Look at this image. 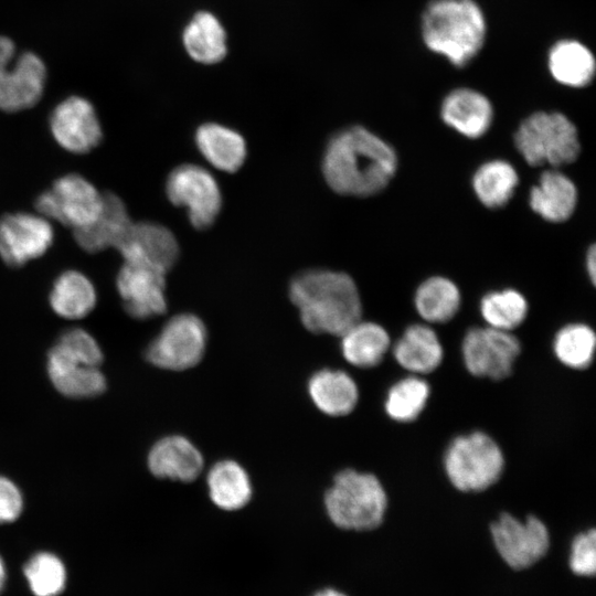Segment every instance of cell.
I'll return each instance as SVG.
<instances>
[{
    "label": "cell",
    "mask_w": 596,
    "mask_h": 596,
    "mask_svg": "<svg viewBox=\"0 0 596 596\" xmlns=\"http://www.w3.org/2000/svg\"><path fill=\"white\" fill-rule=\"evenodd\" d=\"M571 570L581 576H593L596 570V533L594 529L579 533L570 554Z\"/></svg>",
    "instance_id": "cell-37"
},
{
    "label": "cell",
    "mask_w": 596,
    "mask_h": 596,
    "mask_svg": "<svg viewBox=\"0 0 596 596\" xmlns=\"http://www.w3.org/2000/svg\"><path fill=\"white\" fill-rule=\"evenodd\" d=\"M66 355L94 366H100L103 351L92 333L83 328L64 331L53 345Z\"/></svg>",
    "instance_id": "cell-36"
},
{
    "label": "cell",
    "mask_w": 596,
    "mask_h": 596,
    "mask_svg": "<svg viewBox=\"0 0 596 596\" xmlns=\"http://www.w3.org/2000/svg\"><path fill=\"white\" fill-rule=\"evenodd\" d=\"M206 339L205 326L199 317L180 313L168 320L150 342L146 358L160 369L187 370L201 361Z\"/></svg>",
    "instance_id": "cell-9"
},
{
    "label": "cell",
    "mask_w": 596,
    "mask_h": 596,
    "mask_svg": "<svg viewBox=\"0 0 596 596\" xmlns=\"http://www.w3.org/2000/svg\"><path fill=\"white\" fill-rule=\"evenodd\" d=\"M194 142L201 155L215 168L235 172L246 158V142L241 134L232 128L205 123L195 131Z\"/></svg>",
    "instance_id": "cell-26"
},
{
    "label": "cell",
    "mask_w": 596,
    "mask_h": 596,
    "mask_svg": "<svg viewBox=\"0 0 596 596\" xmlns=\"http://www.w3.org/2000/svg\"><path fill=\"white\" fill-rule=\"evenodd\" d=\"M50 131L55 142L73 155H86L99 146L103 128L94 105L81 96H70L51 113Z\"/></svg>",
    "instance_id": "cell-14"
},
{
    "label": "cell",
    "mask_w": 596,
    "mask_h": 596,
    "mask_svg": "<svg viewBox=\"0 0 596 596\" xmlns=\"http://www.w3.org/2000/svg\"><path fill=\"white\" fill-rule=\"evenodd\" d=\"M324 507L337 526L368 531L382 523L387 508V496L376 476L344 469L336 475L327 490Z\"/></svg>",
    "instance_id": "cell-4"
},
{
    "label": "cell",
    "mask_w": 596,
    "mask_h": 596,
    "mask_svg": "<svg viewBox=\"0 0 596 596\" xmlns=\"http://www.w3.org/2000/svg\"><path fill=\"white\" fill-rule=\"evenodd\" d=\"M46 370L53 386L64 396L88 398L106 390V377L99 366L71 358L52 347Z\"/></svg>",
    "instance_id": "cell-19"
},
{
    "label": "cell",
    "mask_w": 596,
    "mask_h": 596,
    "mask_svg": "<svg viewBox=\"0 0 596 596\" xmlns=\"http://www.w3.org/2000/svg\"><path fill=\"white\" fill-rule=\"evenodd\" d=\"M443 121L469 138L477 139L483 136L491 127L493 107L489 98L481 92L459 87L453 89L443 99L440 106Z\"/></svg>",
    "instance_id": "cell-17"
},
{
    "label": "cell",
    "mask_w": 596,
    "mask_h": 596,
    "mask_svg": "<svg viewBox=\"0 0 596 596\" xmlns=\"http://www.w3.org/2000/svg\"><path fill=\"white\" fill-rule=\"evenodd\" d=\"M132 222L123 199L113 192H106L98 216L89 225L73 231V238L77 246L88 254L116 249Z\"/></svg>",
    "instance_id": "cell-18"
},
{
    "label": "cell",
    "mask_w": 596,
    "mask_h": 596,
    "mask_svg": "<svg viewBox=\"0 0 596 596\" xmlns=\"http://www.w3.org/2000/svg\"><path fill=\"white\" fill-rule=\"evenodd\" d=\"M166 274L148 265L123 262L115 283L130 317L148 319L166 312Z\"/></svg>",
    "instance_id": "cell-15"
},
{
    "label": "cell",
    "mask_w": 596,
    "mask_h": 596,
    "mask_svg": "<svg viewBox=\"0 0 596 596\" xmlns=\"http://www.w3.org/2000/svg\"><path fill=\"white\" fill-rule=\"evenodd\" d=\"M518 184L517 170L502 159L486 161L472 175L473 192L488 209L504 206L513 196Z\"/></svg>",
    "instance_id": "cell-31"
},
{
    "label": "cell",
    "mask_w": 596,
    "mask_h": 596,
    "mask_svg": "<svg viewBox=\"0 0 596 596\" xmlns=\"http://www.w3.org/2000/svg\"><path fill=\"white\" fill-rule=\"evenodd\" d=\"M103 204L104 193L86 177L76 172L58 177L34 201L36 213L72 231L93 223Z\"/></svg>",
    "instance_id": "cell-7"
},
{
    "label": "cell",
    "mask_w": 596,
    "mask_h": 596,
    "mask_svg": "<svg viewBox=\"0 0 596 596\" xmlns=\"http://www.w3.org/2000/svg\"><path fill=\"white\" fill-rule=\"evenodd\" d=\"M391 345L387 331L380 324L359 320L341 334V352L356 368H373L382 362Z\"/></svg>",
    "instance_id": "cell-28"
},
{
    "label": "cell",
    "mask_w": 596,
    "mask_h": 596,
    "mask_svg": "<svg viewBox=\"0 0 596 596\" xmlns=\"http://www.w3.org/2000/svg\"><path fill=\"white\" fill-rule=\"evenodd\" d=\"M450 483L464 492L483 491L494 485L504 469V456L496 440L483 432L454 438L444 456Z\"/></svg>",
    "instance_id": "cell-6"
},
{
    "label": "cell",
    "mask_w": 596,
    "mask_h": 596,
    "mask_svg": "<svg viewBox=\"0 0 596 596\" xmlns=\"http://www.w3.org/2000/svg\"><path fill=\"white\" fill-rule=\"evenodd\" d=\"M6 578H7L6 566H4V563H3V560L0 556V593L2 592V589L4 587Z\"/></svg>",
    "instance_id": "cell-40"
},
{
    "label": "cell",
    "mask_w": 596,
    "mask_h": 596,
    "mask_svg": "<svg viewBox=\"0 0 596 596\" xmlns=\"http://www.w3.org/2000/svg\"><path fill=\"white\" fill-rule=\"evenodd\" d=\"M116 251L123 262L148 265L164 273L179 257V244L173 233L149 221L132 222Z\"/></svg>",
    "instance_id": "cell-16"
},
{
    "label": "cell",
    "mask_w": 596,
    "mask_h": 596,
    "mask_svg": "<svg viewBox=\"0 0 596 596\" xmlns=\"http://www.w3.org/2000/svg\"><path fill=\"white\" fill-rule=\"evenodd\" d=\"M491 535L500 556L514 570L533 565L550 546L547 528L534 515L520 520L510 513H502L491 524Z\"/></svg>",
    "instance_id": "cell-13"
},
{
    "label": "cell",
    "mask_w": 596,
    "mask_h": 596,
    "mask_svg": "<svg viewBox=\"0 0 596 596\" xmlns=\"http://www.w3.org/2000/svg\"><path fill=\"white\" fill-rule=\"evenodd\" d=\"M23 571L30 589L35 596H57L65 588V566L53 553L34 554L26 562Z\"/></svg>",
    "instance_id": "cell-35"
},
{
    "label": "cell",
    "mask_w": 596,
    "mask_h": 596,
    "mask_svg": "<svg viewBox=\"0 0 596 596\" xmlns=\"http://www.w3.org/2000/svg\"><path fill=\"white\" fill-rule=\"evenodd\" d=\"M49 304L54 313L63 319H83L95 309L97 290L85 273L66 269L54 279Z\"/></svg>",
    "instance_id": "cell-22"
},
{
    "label": "cell",
    "mask_w": 596,
    "mask_h": 596,
    "mask_svg": "<svg viewBox=\"0 0 596 596\" xmlns=\"http://www.w3.org/2000/svg\"><path fill=\"white\" fill-rule=\"evenodd\" d=\"M23 510V494L8 477L0 475V523L15 521Z\"/></svg>",
    "instance_id": "cell-38"
},
{
    "label": "cell",
    "mask_w": 596,
    "mask_h": 596,
    "mask_svg": "<svg viewBox=\"0 0 596 596\" xmlns=\"http://www.w3.org/2000/svg\"><path fill=\"white\" fill-rule=\"evenodd\" d=\"M396 362L415 375L436 370L444 358L437 333L427 324H412L405 329L393 347Z\"/></svg>",
    "instance_id": "cell-24"
},
{
    "label": "cell",
    "mask_w": 596,
    "mask_h": 596,
    "mask_svg": "<svg viewBox=\"0 0 596 596\" xmlns=\"http://www.w3.org/2000/svg\"><path fill=\"white\" fill-rule=\"evenodd\" d=\"M313 596H347V595H344L343 593H341L339 590L329 588V589L320 590L319 593H317Z\"/></svg>",
    "instance_id": "cell-41"
},
{
    "label": "cell",
    "mask_w": 596,
    "mask_h": 596,
    "mask_svg": "<svg viewBox=\"0 0 596 596\" xmlns=\"http://www.w3.org/2000/svg\"><path fill=\"white\" fill-rule=\"evenodd\" d=\"M461 304L457 285L443 276H432L419 284L414 295L417 313L429 323H444L453 319Z\"/></svg>",
    "instance_id": "cell-30"
},
{
    "label": "cell",
    "mask_w": 596,
    "mask_h": 596,
    "mask_svg": "<svg viewBox=\"0 0 596 596\" xmlns=\"http://www.w3.org/2000/svg\"><path fill=\"white\" fill-rule=\"evenodd\" d=\"M547 70L558 84L582 88L594 79L596 58L584 43L574 39H563L549 50Z\"/></svg>",
    "instance_id": "cell-23"
},
{
    "label": "cell",
    "mask_w": 596,
    "mask_h": 596,
    "mask_svg": "<svg viewBox=\"0 0 596 596\" xmlns=\"http://www.w3.org/2000/svg\"><path fill=\"white\" fill-rule=\"evenodd\" d=\"M288 290L302 324L311 332L341 336L361 320L360 294L345 273L305 270L291 279Z\"/></svg>",
    "instance_id": "cell-2"
},
{
    "label": "cell",
    "mask_w": 596,
    "mask_h": 596,
    "mask_svg": "<svg viewBox=\"0 0 596 596\" xmlns=\"http://www.w3.org/2000/svg\"><path fill=\"white\" fill-rule=\"evenodd\" d=\"M595 347L594 330L578 322L561 328L553 340V351L557 360L575 370L586 369L592 363Z\"/></svg>",
    "instance_id": "cell-33"
},
{
    "label": "cell",
    "mask_w": 596,
    "mask_h": 596,
    "mask_svg": "<svg viewBox=\"0 0 596 596\" xmlns=\"http://www.w3.org/2000/svg\"><path fill=\"white\" fill-rule=\"evenodd\" d=\"M182 44L194 62L214 65L227 54V35L220 20L209 11L196 12L182 32Z\"/></svg>",
    "instance_id": "cell-25"
},
{
    "label": "cell",
    "mask_w": 596,
    "mask_h": 596,
    "mask_svg": "<svg viewBox=\"0 0 596 596\" xmlns=\"http://www.w3.org/2000/svg\"><path fill=\"white\" fill-rule=\"evenodd\" d=\"M585 267L588 274L590 283L594 285L596 281V247L590 245L585 256Z\"/></svg>",
    "instance_id": "cell-39"
},
{
    "label": "cell",
    "mask_w": 596,
    "mask_h": 596,
    "mask_svg": "<svg viewBox=\"0 0 596 596\" xmlns=\"http://www.w3.org/2000/svg\"><path fill=\"white\" fill-rule=\"evenodd\" d=\"M46 82L43 61L32 52L15 55L14 43L0 36V110L21 111L41 99Z\"/></svg>",
    "instance_id": "cell-8"
},
{
    "label": "cell",
    "mask_w": 596,
    "mask_h": 596,
    "mask_svg": "<svg viewBox=\"0 0 596 596\" xmlns=\"http://www.w3.org/2000/svg\"><path fill=\"white\" fill-rule=\"evenodd\" d=\"M430 387L418 375H409L393 384L386 395V414L395 422L408 423L416 419L425 408Z\"/></svg>",
    "instance_id": "cell-34"
},
{
    "label": "cell",
    "mask_w": 596,
    "mask_h": 596,
    "mask_svg": "<svg viewBox=\"0 0 596 596\" xmlns=\"http://www.w3.org/2000/svg\"><path fill=\"white\" fill-rule=\"evenodd\" d=\"M166 194L172 204L187 209L190 223L198 230L211 226L221 211L222 195L216 180L196 164L174 168L166 180Z\"/></svg>",
    "instance_id": "cell-10"
},
{
    "label": "cell",
    "mask_w": 596,
    "mask_h": 596,
    "mask_svg": "<svg viewBox=\"0 0 596 596\" xmlns=\"http://www.w3.org/2000/svg\"><path fill=\"white\" fill-rule=\"evenodd\" d=\"M514 145L532 166L561 167L574 162L581 151L574 123L560 111H535L524 118L514 132Z\"/></svg>",
    "instance_id": "cell-5"
},
{
    "label": "cell",
    "mask_w": 596,
    "mask_h": 596,
    "mask_svg": "<svg viewBox=\"0 0 596 596\" xmlns=\"http://www.w3.org/2000/svg\"><path fill=\"white\" fill-rule=\"evenodd\" d=\"M525 297L518 290L505 288L486 294L480 300V313L487 326L512 332L526 318Z\"/></svg>",
    "instance_id": "cell-32"
},
{
    "label": "cell",
    "mask_w": 596,
    "mask_h": 596,
    "mask_svg": "<svg viewBox=\"0 0 596 596\" xmlns=\"http://www.w3.org/2000/svg\"><path fill=\"white\" fill-rule=\"evenodd\" d=\"M521 352L519 339L510 331L486 327L470 328L462 340L466 369L479 377L502 380L509 376Z\"/></svg>",
    "instance_id": "cell-11"
},
{
    "label": "cell",
    "mask_w": 596,
    "mask_h": 596,
    "mask_svg": "<svg viewBox=\"0 0 596 596\" xmlns=\"http://www.w3.org/2000/svg\"><path fill=\"white\" fill-rule=\"evenodd\" d=\"M147 462L153 476L184 482L194 480L203 469L200 450L179 435L158 440L151 447Z\"/></svg>",
    "instance_id": "cell-20"
},
{
    "label": "cell",
    "mask_w": 596,
    "mask_h": 596,
    "mask_svg": "<svg viewBox=\"0 0 596 596\" xmlns=\"http://www.w3.org/2000/svg\"><path fill=\"white\" fill-rule=\"evenodd\" d=\"M421 33L429 51L461 67L482 49L487 23L475 0H432L422 13Z\"/></svg>",
    "instance_id": "cell-3"
},
{
    "label": "cell",
    "mask_w": 596,
    "mask_h": 596,
    "mask_svg": "<svg viewBox=\"0 0 596 596\" xmlns=\"http://www.w3.org/2000/svg\"><path fill=\"white\" fill-rule=\"evenodd\" d=\"M308 392L313 404L329 416L350 414L359 400L354 380L341 370L318 371L309 380Z\"/></svg>",
    "instance_id": "cell-27"
},
{
    "label": "cell",
    "mask_w": 596,
    "mask_h": 596,
    "mask_svg": "<svg viewBox=\"0 0 596 596\" xmlns=\"http://www.w3.org/2000/svg\"><path fill=\"white\" fill-rule=\"evenodd\" d=\"M398 166L394 148L362 126L334 134L322 157V173L337 193L370 196L381 192L394 178Z\"/></svg>",
    "instance_id": "cell-1"
},
{
    "label": "cell",
    "mask_w": 596,
    "mask_h": 596,
    "mask_svg": "<svg viewBox=\"0 0 596 596\" xmlns=\"http://www.w3.org/2000/svg\"><path fill=\"white\" fill-rule=\"evenodd\" d=\"M578 201L575 183L565 173L552 169L541 173L529 193V204L534 213L552 223L567 221Z\"/></svg>",
    "instance_id": "cell-21"
},
{
    "label": "cell",
    "mask_w": 596,
    "mask_h": 596,
    "mask_svg": "<svg viewBox=\"0 0 596 596\" xmlns=\"http://www.w3.org/2000/svg\"><path fill=\"white\" fill-rule=\"evenodd\" d=\"M55 238L51 221L39 213L10 212L0 217V258L19 268L44 256Z\"/></svg>",
    "instance_id": "cell-12"
},
{
    "label": "cell",
    "mask_w": 596,
    "mask_h": 596,
    "mask_svg": "<svg viewBox=\"0 0 596 596\" xmlns=\"http://www.w3.org/2000/svg\"><path fill=\"white\" fill-rule=\"evenodd\" d=\"M206 481L211 500L223 510H238L252 498L251 479L245 469L234 460H221L213 465Z\"/></svg>",
    "instance_id": "cell-29"
}]
</instances>
